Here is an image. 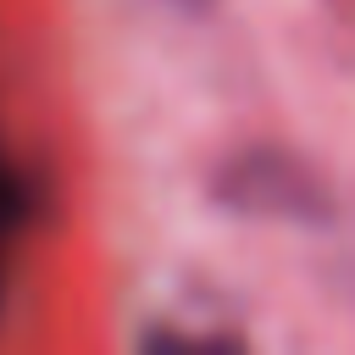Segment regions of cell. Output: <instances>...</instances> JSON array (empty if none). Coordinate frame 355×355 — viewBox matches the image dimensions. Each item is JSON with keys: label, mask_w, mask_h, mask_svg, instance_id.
<instances>
[{"label": "cell", "mask_w": 355, "mask_h": 355, "mask_svg": "<svg viewBox=\"0 0 355 355\" xmlns=\"http://www.w3.org/2000/svg\"><path fill=\"white\" fill-rule=\"evenodd\" d=\"M216 194L233 211L250 216H322L327 200L311 183V172H300L288 155L277 150H244L216 172Z\"/></svg>", "instance_id": "1"}, {"label": "cell", "mask_w": 355, "mask_h": 355, "mask_svg": "<svg viewBox=\"0 0 355 355\" xmlns=\"http://www.w3.org/2000/svg\"><path fill=\"white\" fill-rule=\"evenodd\" d=\"M22 216V183L11 178V166L0 161V239H6V227Z\"/></svg>", "instance_id": "2"}]
</instances>
